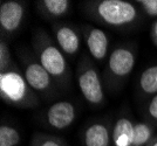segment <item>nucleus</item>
Masks as SVG:
<instances>
[{"label":"nucleus","mask_w":157,"mask_h":146,"mask_svg":"<svg viewBox=\"0 0 157 146\" xmlns=\"http://www.w3.org/2000/svg\"><path fill=\"white\" fill-rule=\"evenodd\" d=\"M26 18V5L22 1L7 0L0 4V29L2 35L12 36L20 31Z\"/></svg>","instance_id":"7"},{"label":"nucleus","mask_w":157,"mask_h":146,"mask_svg":"<svg viewBox=\"0 0 157 146\" xmlns=\"http://www.w3.org/2000/svg\"><path fill=\"white\" fill-rule=\"evenodd\" d=\"M138 88L148 97L157 95V64L147 67L142 71L138 78Z\"/></svg>","instance_id":"14"},{"label":"nucleus","mask_w":157,"mask_h":146,"mask_svg":"<svg viewBox=\"0 0 157 146\" xmlns=\"http://www.w3.org/2000/svg\"><path fill=\"white\" fill-rule=\"evenodd\" d=\"M82 35L90 57L98 62H103L107 59L109 50L108 34L98 27L85 25L82 27Z\"/></svg>","instance_id":"10"},{"label":"nucleus","mask_w":157,"mask_h":146,"mask_svg":"<svg viewBox=\"0 0 157 146\" xmlns=\"http://www.w3.org/2000/svg\"><path fill=\"white\" fill-rule=\"evenodd\" d=\"M76 82L82 97L89 105L102 106L105 104V86L98 68L93 64L87 54L83 55V59L78 62Z\"/></svg>","instance_id":"5"},{"label":"nucleus","mask_w":157,"mask_h":146,"mask_svg":"<svg viewBox=\"0 0 157 146\" xmlns=\"http://www.w3.org/2000/svg\"><path fill=\"white\" fill-rule=\"evenodd\" d=\"M32 48L36 59L56 84L65 86L71 83V70L67 56L61 52L49 34L42 29H36L32 36Z\"/></svg>","instance_id":"1"},{"label":"nucleus","mask_w":157,"mask_h":146,"mask_svg":"<svg viewBox=\"0 0 157 146\" xmlns=\"http://www.w3.org/2000/svg\"><path fill=\"white\" fill-rule=\"evenodd\" d=\"M85 11L98 24L111 28H127L140 20L137 6L125 0H93L85 5Z\"/></svg>","instance_id":"2"},{"label":"nucleus","mask_w":157,"mask_h":146,"mask_svg":"<svg viewBox=\"0 0 157 146\" xmlns=\"http://www.w3.org/2000/svg\"><path fill=\"white\" fill-rule=\"evenodd\" d=\"M136 4L148 16L157 19V0H138Z\"/></svg>","instance_id":"19"},{"label":"nucleus","mask_w":157,"mask_h":146,"mask_svg":"<svg viewBox=\"0 0 157 146\" xmlns=\"http://www.w3.org/2000/svg\"><path fill=\"white\" fill-rule=\"evenodd\" d=\"M18 57L21 66V73L28 86L39 96L49 97L55 93V81L28 49H20Z\"/></svg>","instance_id":"4"},{"label":"nucleus","mask_w":157,"mask_h":146,"mask_svg":"<svg viewBox=\"0 0 157 146\" xmlns=\"http://www.w3.org/2000/svg\"><path fill=\"white\" fill-rule=\"evenodd\" d=\"M154 138V129L147 122H135L132 146H147Z\"/></svg>","instance_id":"15"},{"label":"nucleus","mask_w":157,"mask_h":146,"mask_svg":"<svg viewBox=\"0 0 157 146\" xmlns=\"http://www.w3.org/2000/svg\"><path fill=\"white\" fill-rule=\"evenodd\" d=\"M136 63V50L129 45H122L116 48L108 56L107 71L116 82L124 80L134 70Z\"/></svg>","instance_id":"6"},{"label":"nucleus","mask_w":157,"mask_h":146,"mask_svg":"<svg viewBox=\"0 0 157 146\" xmlns=\"http://www.w3.org/2000/svg\"><path fill=\"white\" fill-rule=\"evenodd\" d=\"M0 97L14 108H32L39 104L38 95L28 86L17 64L0 73Z\"/></svg>","instance_id":"3"},{"label":"nucleus","mask_w":157,"mask_h":146,"mask_svg":"<svg viewBox=\"0 0 157 146\" xmlns=\"http://www.w3.org/2000/svg\"><path fill=\"white\" fill-rule=\"evenodd\" d=\"M15 64L17 63L14 62L13 57H12V54H11L7 42L4 39H1L0 41V73L6 71Z\"/></svg>","instance_id":"17"},{"label":"nucleus","mask_w":157,"mask_h":146,"mask_svg":"<svg viewBox=\"0 0 157 146\" xmlns=\"http://www.w3.org/2000/svg\"><path fill=\"white\" fill-rule=\"evenodd\" d=\"M76 106L71 100H62L54 102L45 112V122L53 130L63 131L68 129L76 119Z\"/></svg>","instance_id":"9"},{"label":"nucleus","mask_w":157,"mask_h":146,"mask_svg":"<svg viewBox=\"0 0 157 146\" xmlns=\"http://www.w3.org/2000/svg\"><path fill=\"white\" fill-rule=\"evenodd\" d=\"M147 146H157V137H154L152 140H151L150 143H149Z\"/></svg>","instance_id":"22"},{"label":"nucleus","mask_w":157,"mask_h":146,"mask_svg":"<svg viewBox=\"0 0 157 146\" xmlns=\"http://www.w3.org/2000/svg\"><path fill=\"white\" fill-rule=\"evenodd\" d=\"M21 140V134L17 127L8 124L0 126V146H18Z\"/></svg>","instance_id":"16"},{"label":"nucleus","mask_w":157,"mask_h":146,"mask_svg":"<svg viewBox=\"0 0 157 146\" xmlns=\"http://www.w3.org/2000/svg\"><path fill=\"white\" fill-rule=\"evenodd\" d=\"M150 36H151V40H152V43L157 47V19L154 21V24L151 26Z\"/></svg>","instance_id":"21"},{"label":"nucleus","mask_w":157,"mask_h":146,"mask_svg":"<svg viewBox=\"0 0 157 146\" xmlns=\"http://www.w3.org/2000/svg\"><path fill=\"white\" fill-rule=\"evenodd\" d=\"M135 122L129 117H118L111 129L114 146H132Z\"/></svg>","instance_id":"12"},{"label":"nucleus","mask_w":157,"mask_h":146,"mask_svg":"<svg viewBox=\"0 0 157 146\" xmlns=\"http://www.w3.org/2000/svg\"><path fill=\"white\" fill-rule=\"evenodd\" d=\"M52 31L54 41L67 57L73 59L80 53L82 39L81 33L74 25L66 21H59L52 27Z\"/></svg>","instance_id":"8"},{"label":"nucleus","mask_w":157,"mask_h":146,"mask_svg":"<svg viewBox=\"0 0 157 146\" xmlns=\"http://www.w3.org/2000/svg\"><path fill=\"white\" fill-rule=\"evenodd\" d=\"M82 144L83 146H110L111 129L105 122H93L83 130Z\"/></svg>","instance_id":"11"},{"label":"nucleus","mask_w":157,"mask_h":146,"mask_svg":"<svg viewBox=\"0 0 157 146\" xmlns=\"http://www.w3.org/2000/svg\"><path fill=\"white\" fill-rule=\"evenodd\" d=\"M31 146H68L66 141L60 139L58 137L46 136V134H39L34 137Z\"/></svg>","instance_id":"18"},{"label":"nucleus","mask_w":157,"mask_h":146,"mask_svg":"<svg viewBox=\"0 0 157 146\" xmlns=\"http://www.w3.org/2000/svg\"><path fill=\"white\" fill-rule=\"evenodd\" d=\"M72 2L69 0H41L36 2L39 14L47 20H56L68 14Z\"/></svg>","instance_id":"13"},{"label":"nucleus","mask_w":157,"mask_h":146,"mask_svg":"<svg viewBox=\"0 0 157 146\" xmlns=\"http://www.w3.org/2000/svg\"><path fill=\"white\" fill-rule=\"evenodd\" d=\"M147 115L148 117L157 123V95L152 96L147 106Z\"/></svg>","instance_id":"20"}]
</instances>
